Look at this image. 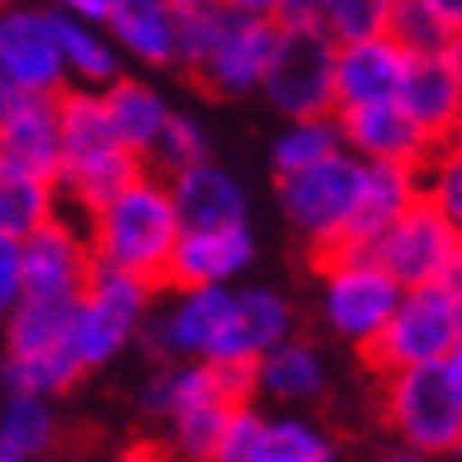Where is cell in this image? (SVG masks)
<instances>
[{
	"label": "cell",
	"mask_w": 462,
	"mask_h": 462,
	"mask_svg": "<svg viewBox=\"0 0 462 462\" xmlns=\"http://www.w3.org/2000/svg\"><path fill=\"white\" fill-rule=\"evenodd\" d=\"M260 95L283 123L335 114V43L317 24H279Z\"/></svg>",
	"instance_id": "cell-8"
},
{
	"label": "cell",
	"mask_w": 462,
	"mask_h": 462,
	"mask_svg": "<svg viewBox=\"0 0 462 462\" xmlns=\"http://www.w3.org/2000/svg\"><path fill=\"white\" fill-rule=\"evenodd\" d=\"M377 462H444V457H425V453H415V448H402V444H396V448H387Z\"/></svg>",
	"instance_id": "cell-42"
},
{
	"label": "cell",
	"mask_w": 462,
	"mask_h": 462,
	"mask_svg": "<svg viewBox=\"0 0 462 462\" xmlns=\"http://www.w3.org/2000/svg\"><path fill=\"white\" fill-rule=\"evenodd\" d=\"M255 462H340V453H335V439L311 415L283 411V415H264Z\"/></svg>",
	"instance_id": "cell-28"
},
{
	"label": "cell",
	"mask_w": 462,
	"mask_h": 462,
	"mask_svg": "<svg viewBox=\"0 0 462 462\" xmlns=\"http://www.w3.org/2000/svg\"><path fill=\"white\" fill-rule=\"evenodd\" d=\"M57 48H61V67H67V86L104 90L109 80L123 76V52L104 33V24H80V19L57 14Z\"/></svg>",
	"instance_id": "cell-24"
},
{
	"label": "cell",
	"mask_w": 462,
	"mask_h": 462,
	"mask_svg": "<svg viewBox=\"0 0 462 462\" xmlns=\"http://www.w3.org/2000/svg\"><path fill=\"white\" fill-rule=\"evenodd\" d=\"M321 269V317L326 326L340 335L345 345L364 349L383 321L392 317L396 298H402V283H396L383 264H377L373 250L364 245H340L330 255H317Z\"/></svg>",
	"instance_id": "cell-6"
},
{
	"label": "cell",
	"mask_w": 462,
	"mask_h": 462,
	"mask_svg": "<svg viewBox=\"0 0 462 462\" xmlns=\"http://www.w3.org/2000/svg\"><path fill=\"white\" fill-rule=\"evenodd\" d=\"M255 264V231L250 222L231 226H189L175 236L165 288H236Z\"/></svg>",
	"instance_id": "cell-12"
},
{
	"label": "cell",
	"mask_w": 462,
	"mask_h": 462,
	"mask_svg": "<svg viewBox=\"0 0 462 462\" xmlns=\"http://www.w3.org/2000/svg\"><path fill=\"white\" fill-rule=\"evenodd\" d=\"M57 213H67V208H61V194L52 180H38V175L14 171V165L0 161V236L24 241Z\"/></svg>",
	"instance_id": "cell-26"
},
{
	"label": "cell",
	"mask_w": 462,
	"mask_h": 462,
	"mask_svg": "<svg viewBox=\"0 0 462 462\" xmlns=\"http://www.w3.org/2000/svg\"><path fill=\"white\" fill-rule=\"evenodd\" d=\"M368 250L402 288L457 279V226L439 217L425 199H415Z\"/></svg>",
	"instance_id": "cell-9"
},
{
	"label": "cell",
	"mask_w": 462,
	"mask_h": 462,
	"mask_svg": "<svg viewBox=\"0 0 462 462\" xmlns=\"http://www.w3.org/2000/svg\"><path fill=\"white\" fill-rule=\"evenodd\" d=\"M165 189H171L180 231L189 226H231V222H250V203H245V184L217 165L213 156L194 161L184 171L165 175Z\"/></svg>",
	"instance_id": "cell-16"
},
{
	"label": "cell",
	"mask_w": 462,
	"mask_h": 462,
	"mask_svg": "<svg viewBox=\"0 0 462 462\" xmlns=\"http://www.w3.org/2000/svg\"><path fill=\"white\" fill-rule=\"evenodd\" d=\"M0 161L57 184V171H61L57 95H24L5 118H0Z\"/></svg>",
	"instance_id": "cell-17"
},
{
	"label": "cell",
	"mask_w": 462,
	"mask_h": 462,
	"mask_svg": "<svg viewBox=\"0 0 462 462\" xmlns=\"http://www.w3.org/2000/svg\"><path fill=\"white\" fill-rule=\"evenodd\" d=\"M406 71V52L387 33L335 43V109H359V104L396 99Z\"/></svg>",
	"instance_id": "cell-18"
},
{
	"label": "cell",
	"mask_w": 462,
	"mask_h": 462,
	"mask_svg": "<svg viewBox=\"0 0 462 462\" xmlns=\"http://www.w3.org/2000/svg\"><path fill=\"white\" fill-rule=\"evenodd\" d=\"M19 260H24V298H48V302H76L95 269L86 226L71 213H57L33 236L19 241Z\"/></svg>",
	"instance_id": "cell-10"
},
{
	"label": "cell",
	"mask_w": 462,
	"mask_h": 462,
	"mask_svg": "<svg viewBox=\"0 0 462 462\" xmlns=\"http://www.w3.org/2000/svg\"><path fill=\"white\" fill-rule=\"evenodd\" d=\"M335 123H340L345 152H354L359 161H396V165H415L420 171V161L439 146L406 118V109L396 99L359 104V109H335Z\"/></svg>",
	"instance_id": "cell-15"
},
{
	"label": "cell",
	"mask_w": 462,
	"mask_h": 462,
	"mask_svg": "<svg viewBox=\"0 0 462 462\" xmlns=\"http://www.w3.org/2000/svg\"><path fill=\"white\" fill-rule=\"evenodd\" d=\"M444 462H462V439H457V444H453V453H448Z\"/></svg>",
	"instance_id": "cell-47"
},
{
	"label": "cell",
	"mask_w": 462,
	"mask_h": 462,
	"mask_svg": "<svg viewBox=\"0 0 462 462\" xmlns=\"http://www.w3.org/2000/svg\"><path fill=\"white\" fill-rule=\"evenodd\" d=\"M387 38L406 57H425V52H444L453 29L425 5V0H396L392 19H387Z\"/></svg>",
	"instance_id": "cell-35"
},
{
	"label": "cell",
	"mask_w": 462,
	"mask_h": 462,
	"mask_svg": "<svg viewBox=\"0 0 462 462\" xmlns=\"http://www.w3.org/2000/svg\"><path fill=\"white\" fill-rule=\"evenodd\" d=\"M104 33L137 67H175L171 0H114L109 19H104Z\"/></svg>",
	"instance_id": "cell-22"
},
{
	"label": "cell",
	"mask_w": 462,
	"mask_h": 462,
	"mask_svg": "<svg viewBox=\"0 0 462 462\" xmlns=\"http://www.w3.org/2000/svg\"><path fill=\"white\" fill-rule=\"evenodd\" d=\"M0 71L24 95H61L67 67L57 48V14L38 5H0Z\"/></svg>",
	"instance_id": "cell-11"
},
{
	"label": "cell",
	"mask_w": 462,
	"mask_h": 462,
	"mask_svg": "<svg viewBox=\"0 0 462 462\" xmlns=\"http://www.w3.org/2000/svg\"><path fill=\"white\" fill-rule=\"evenodd\" d=\"M86 368L76 364V354L61 345V349H43V354H0V387L5 392H24V396H52L71 392Z\"/></svg>",
	"instance_id": "cell-27"
},
{
	"label": "cell",
	"mask_w": 462,
	"mask_h": 462,
	"mask_svg": "<svg viewBox=\"0 0 462 462\" xmlns=\"http://www.w3.org/2000/svg\"><path fill=\"white\" fill-rule=\"evenodd\" d=\"M288 335H292V307H288L283 292L260 288V283H236L231 288L226 330H222V345L213 354V364L250 368L264 349H274Z\"/></svg>",
	"instance_id": "cell-14"
},
{
	"label": "cell",
	"mask_w": 462,
	"mask_h": 462,
	"mask_svg": "<svg viewBox=\"0 0 462 462\" xmlns=\"http://www.w3.org/2000/svg\"><path fill=\"white\" fill-rule=\"evenodd\" d=\"M453 317H457V345H462V279H453Z\"/></svg>",
	"instance_id": "cell-45"
},
{
	"label": "cell",
	"mask_w": 462,
	"mask_h": 462,
	"mask_svg": "<svg viewBox=\"0 0 462 462\" xmlns=\"http://www.w3.org/2000/svg\"><path fill=\"white\" fill-rule=\"evenodd\" d=\"M415 199H420V171H415V165L364 161V171H359V199H354V217H349L345 245H364L368 250Z\"/></svg>",
	"instance_id": "cell-21"
},
{
	"label": "cell",
	"mask_w": 462,
	"mask_h": 462,
	"mask_svg": "<svg viewBox=\"0 0 462 462\" xmlns=\"http://www.w3.org/2000/svg\"><path fill=\"white\" fill-rule=\"evenodd\" d=\"M420 199L462 231V146L457 142H439L420 161Z\"/></svg>",
	"instance_id": "cell-32"
},
{
	"label": "cell",
	"mask_w": 462,
	"mask_h": 462,
	"mask_svg": "<svg viewBox=\"0 0 462 462\" xmlns=\"http://www.w3.org/2000/svg\"><path fill=\"white\" fill-rule=\"evenodd\" d=\"M274 38H279L274 19L231 14L226 29L217 33V43L208 48V57L189 76H194L208 95H217V99L255 95L260 80H264V67H269V52H274Z\"/></svg>",
	"instance_id": "cell-13"
},
{
	"label": "cell",
	"mask_w": 462,
	"mask_h": 462,
	"mask_svg": "<svg viewBox=\"0 0 462 462\" xmlns=\"http://www.w3.org/2000/svg\"><path fill=\"white\" fill-rule=\"evenodd\" d=\"M448 142H457V146H462V109H457V118H453V133H448Z\"/></svg>",
	"instance_id": "cell-46"
},
{
	"label": "cell",
	"mask_w": 462,
	"mask_h": 462,
	"mask_svg": "<svg viewBox=\"0 0 462 462\" xmlns=\"http://www.w3.org/2000/svg\"><path fill=\"white\" fill-rule=\"evenodd\" d=\"M396 104L406 109L430 142H448L453 118L462 109V80L444 61V52H425V57H406L402 86H396Z\"/></svg>",
	"instance_id": "cell-20"
},
{
	"label": "cell",
	"mask_w": 462,
	"mask_h": 462,
	"mask_svg": "<svg viewBox=\"0 0 462 462\" xmlns=\"http://www.w3.org/2000/svg\"><path fill=\"white\" fill-rule=\"evenodd\" d=\"M80 226H86L95 264L165 288V264H171V250L180 236V217L161 175L142 171L109 203H99L90 217H80Z\"/></svg>",
	"instance_id": "cell-2"
},
{
	"label": "cell",
	"mask_w": 462,
	"mask_h": 462,
	"mask_svg": "<svg viewBox=\"0 0 462 462\" xmlns=\"http://www.w3.org/2000/svg\"><path fill=\"white\" fill-rule=\"evenodd\" d=\"M104 99V109H109V123H114V133L123 146H133V152L146 161V152L156 146L161 128H165V118H171V99H165L152 80H142V76H128L123 71L118 80H109V86L99 90Z\"/></svg>",
	"instance_id": "cell-23"
},
{
	"label": "cell",
	"mask_w": 462,
	"mask_h": 462,
	"mask_svg": "<svg viewBox=\"0 0 462 462\" xmlns=\"http://www.w3.org/2000/svg\"><path fill=\"white\" fill-rule=\"evenodd\" d=\"M156 292H161L156 283L95 264L86 288H80V298H76V307H71V326H67V349L76 354V364L86 373L114 364L118 354L142 335Z\"/></svg>",
	"instance_id": "cell-3"
},
{
	"label": "cell",
	"mask_w": 462,
	"mask_h": 462,
	"mask_svg": "<svg viewBox=\"0 0 462 462\" xmlns=\"http://www.w3.org/2000/svg\"><path fill=\"white\" fill-rule=\"evenodd\" d=\"M340 123L335 114L326 118H292L288 128L274 137V175H292V171H307L326 156L340 152Z\"/></svg>",
	"instance_id": "cell-31"
},
{
	"label": "cell",
	"mask_w": 462,
	"mask_h": 462,
	"mask_svg": "<svg viewBox=\"0 0 462 462\" xmlns=\"http://www.w3.org/2000/svg\"><path fill=\"white\" fill-rule=\"evenodd\" d=\"M109 5L114 0H52L57 14L80 19V24H104V19H109Z\"/></svg>",
	"instance_id": "cell-38"
},
{
	"label": "cell",
	"mask_w": 462,
	"mask_h": 462,
	"mask_svg": "<svg viewBox=\"0 0 462 462\" xmlns=\"http://www.w3.org/2000/svg\"><path fill=\"white\" fill-rule=\"evenodd\" d=\"M38 462H57V457H52V453H48V457H38Z\"/></svg>",
	"instance_id": "cell-49"
},
{
	"label": "cell",
	"mask_w": 462,
	"mask_h": 462,
	"mask_svg": "<svg viewBox=\"0 0 462 462\" xmlns=\"http://www.w3.org/2000/svg\"><path fill=\"white\" fill-rule=\"evenodd\" d=\"M57 444V411L43 396H0V462H38Z\"/></svg>",
	"instance_id": "cell-25"
},
{
	"label": "cell",
	"mask_w": 462,
	"mask_h": 462,
	"mask_svg": "<svg viewBox=\"0 0 462 462\" xmlns=\"http://www.w3.org/2000/svg\"><path fill=\"white\" fill-rule=\"evenodd\" d=\"M383 420L402 448L448 457L462 439V396L448 383L444 364L383 373Z\"/></svg>",
	"instance_id": "cell-5"
},
{
	"label": "cell",
	"mask_w": 462,
	"mask_h": 462,
	"mask_svg": "<svg viewBox=\"0 0 462 462\" xmlns=\"http://www.w3.org/2000/svg\"><path fill=\"white\" fill-rule=\"evenodd\" d=\"M457 349V317H453V283H425V288H402L392 317L383 330L359 349L364 364L383 377L396 368H420V364H444Z\"/></svg>",
	"instance_id": "cell-7"
},
{
	"label": "cell",
	"mask_w": 462,
	"mask_h": 462,
	"mask_svg": "<svg viewBox=\"0 0 462 462\" xmlns=\"http://www.w3.org/2000/svg\"><path fill=\"white\" fill-rule=\"evenodd\" d=\"M0 5H10V0H0Z\"/></svg>",
	"instance_id": "cell-50"
},
{
	"label": "cell",
	"mask_w": 462,
	"mask_h": 462,
	"mask_svg": "<svg viewBox=\"0 0 462 462\" xmlns=\"http://www.w3.org/2000/svg\"><path fill=\"white\" fill-rule=\"evenodd\" d=\"M359 171H364V161L340 146L335 156L307 165V171L274 175L283 217L311 245V255H330V250L345 245L354 199H359Z\"/></svg>",
	"instance_id": "cell-4"
},
{
	"label": "cell",
	"mask_w": 462,
	"mask_h": 462,
	"mask_svg": "<svg viewBox=\"0 0 462 462\" xmlns=\"http://www.w3.org/2000/svg\"><path fill=\"white\" fill-rule=\"evenodd\" d=\"M396 0H317V29L330 43H354V38L387 33Z\"/></svg>",
	"instance_id": "cell-33"
},
{
	"label": "cell",
	"mask_w": 462,
	"mask_h": 462,
	"mask_svg": "<svg viewBox=\"0 0 462 462\" xmlns=\"http://www.w3.org/2000/svg\"><path fill=\"white\" fill-rule=\"evenodd\" d=\"M236 14L226 0H171V24H175V67L194 71Z\"/></svg>",
	"instance_id": "cell-30"
},
{
	"label": "cell",
	"mask_w": 462,
	"mask_h": 462,
	"mask_svg": "<svg viewBox=\"0 0 462 462\" xmlns=\"http://www.w3.org/2000/svg\"><path fill=\"white\" fill-rule=\"evenodd\" d=\"M245 402H255L250 368H236V364L171 359V364H161V373L146 377V387H142L146 415L165 425V453L180 462L213 457L226 420Z\"/></svg>",
	"instance_id": "cell-1"
},
{
	"label": "cell",
	"mask_w": 462,
	"mask_h": 462,
	"mask_svg": "<svg viewBox=\"0 0 462 462\" xmlns=\"http://www.w3.org/2000/svg\"><path fill=\"white\" fill-rule=\"evenodd\" d=\"M457 279H462V231H457Z\"/></svg>",
	"instance_id": "cell-48"
},
{
	"label": "cell",
	"mask_w": 462,
	"mask_h": 462,
	"mask_svg": "<svg viewBox=\"0 0 462 462\" xmlns=\"http://www.w3.org/2000/svg\"><path fill=\"white\" fill-rule=\"evenodd\" d=\"M71 307L76 302H48V298H19L14 311L0 321L5 335V354H43L67 345V326H71Z\"/></svg>",
	"instance_id": "cell-29"
},
{
	"label": "cell",
	"mask_w": 462,
	"mask_h": 462,
	"mask_svg": "<svg viewBox=\"0 0 462 462\" xmlns=\"http://www.w3.org/2000/svg\"><path fill=\"white\" fill-rule=\"evenodd\" d=\"M260 430H264V411L255 402H245L236 415L226 420V430H222V439H217V448H213L208 462H255Z\"/></svg>",
	"instance_id": "cell-36"
},
{
	"label": "cell",
	"mask_w": 462,
	"mask_h": 462,
	"mask_svg": "<svg viewBox=\"0 0 462 462\" xmlns=\"http://www.w3.org/2000/svg\"><path fill=\"white\" fill-rule=\"evenodd\" d=\"M425 5H430L439 19H444V24H448L453 33L462 29V0H425Z\"/></svg>",
	"instance_id": "cell-40"
},
{
	"label": "cell",
	"mask_w": 462,
	"mask_h": 462,
	"mask_svg": "<svg viewBox=\"0 0 462 462\" xmlns=\"http://www.w3.org/2000/svg\"><path fill=\"white\" fill-rule=\"evenodd\" d=\"M19 99H24V90H19V86H14V80L5 76V71H0V118H5V114L14 109V104H19Z\"/></svg>",
	"instance_id": "cell-41"
},
{
	"label": "cell",
	"mask_w": 462,
	"mask_h": 462,
	"mask_svg": "<svg viewBox=\"0 0 462 462\" xmlns=\"http://www.w3.org/2000/svg\"><path fill=\"white\" fill-rule=\"evenodd\" d=\"M213 152H208V133H203V123L199 118H189V114H171L165 118V128L156 137V146L146 152V171L152 175H175L184 171V165H194V161H208Z\"/></svg>",
	"instance_id": "cell-34"
},
{
	"label": "cell",
	"mask_w": 462,
	"mask_h": 462,
	"mask_svg": "<svg viewBox=\"0 0 462 462\" xmlns=\"http://www.w3.org/2000/svg\"><path fill=\"white\" fill-rule=\"evenodd\" d=\"M444 61H448V67H453V76L462 80V29L448 38V48H444Z\"/></svg>",
	"instance_id": "cell-43"
},
{
	"label": "cell",
	"mask_w": 462,
	"mask_h": 462,
	"mask_svg": "<svg viewBox=\"0 0 462 462\" xmlns=\"http://www.w3.org/2000/svg\"><path fill=\"white\" fill-rule=\"evenodd\" d=\"M19 298H24V260H19V241L0 236V321L14 311Z\"/></svg>",
	"instance_id": "cell-37"
},
{
	"label": "cell",
	"mask_w": 462,
	"mask_h": 462,
	"mask_svg": "<svg viewBox=\"0 0 462 462\" xmlns=\"http://www.w3.org/2000/svg\"><path fill=\"white\" fill-rule=\"evenodd\" d=\"M236 14H255V19H274L279 24V10H283V0H226Z\"/></svg>",
	"instance_id": "cell-39"
},
{
	"label": "cell",
	"mask_w": 462,
	"mask_h": 462,
	"mask_svg": "<svg viewBox=\"0 0 462 462\" xmlns=\"http://www.w3.org/2000/svg\"><path fill=\"white\" fill-rule=\"evenodd\" d=\"M444 373H448V383H453V387H457V396H462V345L444 359Z\"/></svg>",
	"instance_id": "cell-44"
},
{
	"label": "cell",
	"mask_w": 462,
	"mask_h": 462,
	"mask_svg": "<svg viewBox=\"0 0 462 462\" xmlns=\"http://www.w3.org/2000/svg\"><path fill=\"white\" fill-rule=\"evenodd\" d=\"M250 392H255V402H274L283 411L311 406L326 396V359L307 340L288 335L250 364Z\"/></svg>",
	"instance_id": "cell-19"
}]
</instances>
